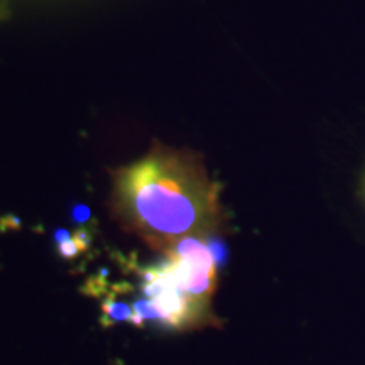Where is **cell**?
Wrapping results in <instances>:
<instances>
[{"label":"cell","instance_id":"1","mask_svg":"<svg viewBox=\"0 0 365 365\" xmlns=\"http://www.w3.org/2000/svg\"><path fill=\"white\" fill-rule=\"evenodd\" d=\"M108 207L118 225L161 254L188 237L217 235L225 222L202 158L163 144L112 171Z\"/></svg>","mask_w":365,"mask_h":365},{"label":"cell","instance_id":"2","mask_svg":"<svg viewBox=\"0 0 365 365\" xmlns=\"http://www.w3.org/2000/svg\"><path fill=\"white\" fill-rule=\"evenodd\" d=\"M105 317H107L110 322H132L134 318V309L127 307L125 303H120V301H108L103 308Z\"/></svg>","mask_w":365,"mask_h":365}]
</instances>
